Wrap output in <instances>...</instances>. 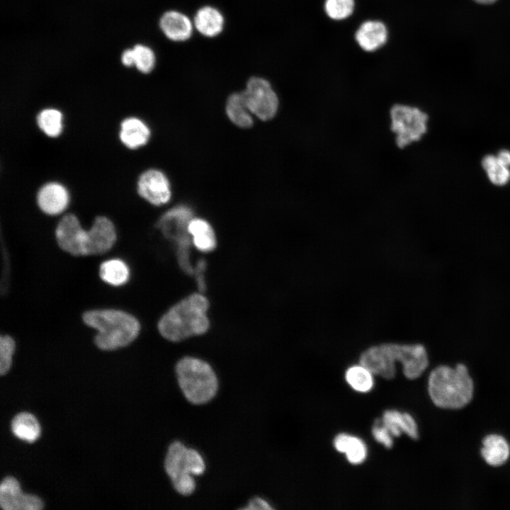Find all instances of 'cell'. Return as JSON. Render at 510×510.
<instances>
[{
	"mask_svg": "<svg viewBox=\"0 0 510 510\" xmlns=\"http://www.w3.org/2000/svg\"><path fill=\"white\" fill-rule=\"evenodd\" d=\"M224 24L225 19L222 13L211 6L200 8L193 19L194 28L201 35L208 38L219 35L223 30Z\"/></svg>",
	"mask_w": 510,
	"mask_h": 510,
	"instance_id": "19",
	"label": "cell"
},
{
	"mask_svg": "<svg viewBox=\"0 0 510 510\" xmlns=\"http://www.w3.org/2000/svg\"><path fill=\"white\" fill-rule=\"evenodd\" d=\"M241 509L244 510H271L273 509V507L266 499L256 496L249 499L245 506Z\"/></svg>",
	"mask_w": 510,
	"mask_h": 510,
	"instance_id": "34",
	"label": "cell"
},
{
	"mask_svg": "<svg viewBox=\"0 0 510 510\" xmlns=\"http://www.w3.org/2000/svg\"><path fill=\"white\" fill-rule=\"evenodd\" d=\"M373 373L361 364L353 366L346 372L347 382L355 390L366 392L370 390L373 386Z\"/></svg>",
	"mask_w": 510,
	"mask_h": 510,
	"instance_id": "29",
	"label": "cell"
},
{
	"mask_svg": "<svg viewBox=\"0 0 510 510\" xmlns=\"http://www.w3.org/2000/svg\"><path fill=\"white\" fill-rule=\"evenodd\" d=\"M395 360L389 344L373 346L364 351L359 363L373 375L385 379H392L396 374Z\"/></svg>",
	"mask_w": 510,
	"mask_h": 510,
	"instance_id": "12",
	"label": "cell"
},
{
	"mask_svg": "<svg viewBox=\"0 0 510 510\" xmlns=\"http://www.w3.org/2000/svg\"><path fill=\"white\" fill-rule=\"evenodd\" d=\"M205 267H206L205 261L204 260H200L193 271V273H195V274H196L198 286L200 290H201V291H203L205 288V283L204 281V275H203Z\"/></svg>",
	"mask_w": 510,
	"mask_h": 510,
	"instance_id": "35",
	"label": "cell"
},
{
	"mask_svg": "<svg viewBox=\"0 0 510 510\" xmlns=\"http://www.w3.org/2000/svg\"><path fill=\"white\" fill-rule=\"evenodd\" d=\"M482 167L488 180L494 186H504L510 181V166L497 154H489L482 159Z\"/></svg>",
	"mask_w": 510,
	"mask_h": 510,
	"instance_id": "26",
	"label": "cell"
},
{
	"mask_svg": "<svg viewBox=\"0 0 510 510\" xmlns=\"http://www.w3.org/2000/svg\"><path fill=\"white\" fill-rule=\"evenodd\" d=\"M481 450L484 460L492 466L504 464L510 455V447L502 436L492 434L486 436L482 441Z\"/></svg>",
	"mask_w": 510,
	"mask_h": 510,
	"instance_id": "21",
	"label": "cell"
},
{
	"mask_svg": "<svg viewBox=\"0 0 510 510\" xmlns=\"http://www.w3.org/2000/svg\"><path fill=\"white\" fill-rule=\"evenodd\" d=\"M205 469V460L198 450L178 440L169 444L164 470L176 493L183 497L191 495L196 489L195 477L203 475Z\"/></svg>",
	"mask_w": 510,
	"mask_h": 510,
	"instance_id": "5",
	"label": "cell"
},
{
	"mask_svg": "<svg viewBox=\"0 0 510 510\" xmlns=\"http://www.w3.org/2000/svg\"><path fill=\"white\" fill-rule=\"evenodd\" d=\"M176 378L185 399L196 406L211 402L220 383L213 368L205 361L192 356L181 358L175 367Z\"/></svg>",
	"mask_w": 510,
	"mask_h": 510,
	"instance_id": "4",
	"label": "cell"
},
{
	"mask_svg": "<svg viewBox=\"0 0 510 510\" xmlns=\"http://www.w3.org/2000/svg\"><path fill=\"white\" fill-rule=\"evenodd\" d=\"M87 232L86 255L107 252L113 246L117 239L115 225L106 216L96 217Z\"/></svg>",
	"mask_w": 510,
	"mask_h": 510,
	"instance_id": "13",
	"label": "cell"
},
{
	"mask_svg": "<svg viewBox=\"0 0 510 510\" xmlns=\"http://www.w3.org/2000/svg\"><path fill=\"white\" fill-rule=\"evenodd\" d=\"M372 434L376 441L387 448H392L393 443L392 436L383 425L381 419L375 421L372 429Z\"/></svg>",
	"mask_w": 510,
	"mask_h": 510,
	"instance_id": "33",
	"label": "cell"
},
{
	"mask_svg": "<svg viewBox=\"0 0 510 510\" xmlns=\"http://www.w3.org/2000/svg\"><path fill=\"white\" fill-rule=\"evenodd\" d=\"M99 275L105 283L113 286H120L129 280L130 269L123 260L112 259L101 264Z\"/></svg>",
	"mask_w": 510,
	"mask_h": 510,
	"instance_id": "24",
	"label": "cell"
},
{
	"mask_svg": "<svg viewBox=\"0 0 510 510\" xmlns=\"http://www.w3.org/2000/svg\"><path fill=\"white\" fill-rule=\"evenodd\" d=\"M191 217L192 212L189 208L179 206L165 212L157 222V227L164 235L176 243L178 257L189 256L188 226Z\"/></svg>",
	"mask_w": 510,
	"mask_h": 510,
	"instance_id": "8",
	"label": "cell"
},
{
	"mask_svg": "<svg viewBox=\"0 0 510 510\" xmlns=\"http://www.w3.org/2000/svg\"><path fill=\"white\" fill-rule=\"evenodd\" d=\"M82 319L87 326L97 331L95 344L105 351L128 346L140 330V322L134 316L119 310H89L84 313Z\"/></svg>",
	"mask_w": 510,
	"mask_h": 510,
	"instance_id": "2",
	"label": "cell"
},
{
	"mask_svg": "<svg viewBox=\"0 0 510 510\" xmlns=\"http://www.w3.org/2000/svg\"><path fill=\"white\" fill-rule=\"evenodd\" d=\"M55 237L59 246L74 256H86L88 232L72 213L64 215L59 221Z\"/></svg>",
	"mask_w": 510,
	"mask_h": 510,
	"instance_id": "9",
	"label": "cell"
},
{
	"mask_svg": "<svg viewBox=\"0 0 510 510\" xmlns=\"http://www.w3.org/2000/svg\"><path fill=\"white\" fill-rule=\"evenodd\" d=\"M15 341L8 335L0 336V373L5 375L11 368L12 356L15 351Z\"/></svg>",
	"mask_w": 510,
	"mask_h": 510,
	"instance_id": "32",
	"label": "cell"
},
{
	"mask_svg": "<svg viewBox=\"0 0 510 510\" xmlns=\"http://www.w3.org/2000/svg\"><path fill=\"white\" fill-rule=\"evenodd\" d=\"M36 122L40 130L50 137L60 136L63 130V115L57 108L42 109L38 114Z\"/></svg>",
	"mask_w": 510,
	"mask_h": 510,
	"instance_id": "28",
	"label": "cell"
},
{
	"mask_svg": "<svg viewBox=\"0 0 510 510\" xmlns=\"http://www.w3.org/2000/svg\"><path fill=\"white\" fill-rule=\"evenodd\" d=\"M0 506L4 510H40L43 503L36 496L23 494L18 482L6 477L0 485Z\"/></svg>",
	"mask_w": 510,
	"mask_h": 510,
	"instance_id": "11",
	"label": "cell"
},
{
	"mask_svg": "<svg viewBox=\"0 0 510 510\" xmlns=\"http://www.w3.org/2000/svg\"><path fill=\"white\" fill-rule=\"evenodd\" d=\"M403 373L409 379L419 378L429 365L425 347L419 344H402Z\"/></svg>",
	"mask_w": 510,
	"mask_h": 510,
	"instance_id": "17",
	"label": "cell"
},
{
	"mask_svg": "<svg viewBox=\"0 0 510 510\" xmlns=\"http://www.w3.org/2000/svg\"><path fill=\"white\" fill-rule=\"evenodd\" d=\"M353 0H326L324 8L329 17L334 20L348 18L353 13Z\"/></svg>",
	"mask_w": 510,
	"mask_h": 510,
	"instance_id": "30",
	"label": "cell"
},
{
	"mask_svg": "<svg viewBox=\"0 0 510 510\" xmlns=\"http://www.w3.org/2000/svg\"><path fill=\"white\" fill-rule=\"evenodd\" d=\"M138 194L154 205H162L169 202L171 188L168 178L161 171L148 169L138 178L137 182Z\"/></svg>",
	"mask_w": 510,
	"mask_h": 510,
	"instance_id": "10",
	"label": "cell"
},
{
	"mask_svg": "<svg viewBox=\"0 0 510 510\" xmlns=\"http://www.w3.org/2000/svg\"><path fill=\"white\" fill-rule=\"evenodd\" d=\"M477 3L482 4H489L495 2L497 0H474Z\"/></svg>",
	"mask_w": 510,
	"mask_h": 510,
	"instance_id": "38",
	"label": "cell"
},
{
	"mask_svg": "<svg viewBox=\"0 0 510 510\" xmlns=\"http://www.w3.org/2000/svg\"><path fill=\"white\" fill-rule=\"evenodd\" d=\"M122 62L125 66L135 65V55L133 49H128L123 52L122 55Z\"/></svg>",
	"mask_w": 510,
	"mask_h": 510,
	"instance_id": "36",
	"label": "cell"
},
{
	"mask_svg": "<svg viewBox=\"0 0 510 510\" xmlns=\"http://www.w3.org/2000/svg\"><path fill=\"white\" fill-rule=\"evenodd\" d=\"M335 448L346 455L347 460L352 464H360L367 455V448L364 442L346 434L337 435L334 441Z\"/></svg>",
	"mask_w": 510,
	"mask_h": 510,
	"instance_id": "23",
	"label": "cell"
},
{
	"mask_svg": "<svg viewBox=\"0 0 510 510\" xmlns=\"http://www.w3.org/2000/svg\"><path fill=\"white\" fill-rule=\"evenodd\" d=\"M226 111L229 118L236 125L246 128L253 125L252 113L246 106L242 92L230 96Z\"/></svg>",
	"mask_w": 510,
	"mask_h": 510,
	"instance_id": "25",
	"label": "cell"
},
{
	"mask_svg": "<svg viewBox=\"0 0 510 510\" xmlns=\"http://www.w3.org/2000/svg\"><path fill=\"white\" fill-rule=\"evenodd\" d=\"M11 430L17 438L30 443L35 441L40 434L36 418L27 412L20 413L13 419Z\"/></svg>",
	"mask_w": 510,
	"mask_h": 510,
	"instance_id": "27",
	"label": "cell"
},
{
	"mask_svg": "<svg viewBox=\"0 0 510 510\" xmlns=\"http://www.w3.org/2000/svg\"><path fill=\"white\" fill-rule=\"evenodd\" d=\"M149 137V127L138 118L128 117L120 123L119 138L128 149H136L145 145Z\"/></svg>",
	"mask_w": 510,
	"mask_h": 510,
	"instance_id": "16",
	"label": "cell"
},
{
	"mask_svg": "<svg viewBox=\"0 0 510 510\" xmlns=\"http://www.w3.org/2000/svg\"><path fill=\"white\" fill-rule=\"evenodd\" d=\"M159 26L165 36L175 42L189 39L194 28L193 22L186 15L178 11L165 12L159 20Z\"/></svg>",
	"mask_w": 510,
	"mask_h": 510,
	"instance_id": "15",
	"label": "cell"
},
{
	"mask_svg": "<svg viewBox=\"0 0 510 510\" xmlns=\"http://www.w3.org/2000/svg\"><path fill=\"white\" fill-rule=\"evenodd\" d=\"M70 196L62 183L51 181L42 186L37 193L36 201L40 210L48 215L62 213L68 207Z\"/></svg>",
	"mask_w": 510,
	"mask_h": 510,
	"instance_id": "14",
	"label": "cell"
},
{
	"mask_svg": "<svg viewBox=\"0 0 510 510\" xmlns=\"http://www.w3.org/2000/svg\"><path fill=\"white\" fill-rule=\"evenodd\" d=\"M387 37L385 26L380 21H368L361 24L356 33L359 46L364 50L371 52L382 46Z\"/></svg>",
	"mask_w": 510,
	"mask_h": 510,
	"instance_id": "18",
	"label": "cell"
},
{
	"mask_svg": "<svg viewBox=\"0 0 510 510\" xmlns=\"http://www.w3.org/2000/svg\"><path fill=\"white\" fill-rule=\"evenodd\" d=\"M390 115L391 129L400 147L418 142L427 131L428 115L419 108L396 104L391 108Z\"/></svg>",
	"mask_w": 510,
	"mask_h": 510,
	"instance_id": "6",
	"label": "cell"
},
{
	"mask_svg": "<svg viewBox=\"0 0 510 510\" xmlns=\"http://www.w3.org/2000/svg\"><path fill=\"white\" fill-rule=\"evenodd\" d=\"M497 157L506 165L510 166V150L508 149H500L497 154Z\"/></svg>",
	"mask_w": 510,
	"mask_h": 510,
	"instance_id": "37",
	"label": "cell"
},
{
	"mask_svg": "<svg viewBox=\"0 0 510 510\" xmlns=\"http://www.w3.org/2000/svg\"><path fill=\"white\" fill-rule=\"evenodd\" d=\"M474 385L467 367L440 366L429 375L428 391L432 402L446 409H460L472 398Z\"/></svg>",
	"mask_w": 510,
	"mask_h": 510,
	"instance_id": "3",
	"label": "cell"
},
{
	"mask_svg": "<svg viewBox=\"0 0 510 510\" xmlns=\"http://www.w3.org/2000/svg\"><path fill=\"white\" fill-rule=\"evenodd\" d=\"M208 299L193 293L171 307L159 319L158 329L167 340L179 341L205 333L209 327Z\"/></svg>",
	"mask_w": 510,
	"mask_h": 510,
	"instance_id": "1",
	"label": "cell"
},
{
	"mask_svg": "<svg viewBox=\"0 0 510 510\" xmlns=\"http://www.w3.org/2000/svg\"><path fill=\"white\" fill-rule=\"evenodd\" d=\"M381 421L392 436H400L402 433H405L413 439L419 438L417 424L408 413L387 410L383 413Z\"/></svg>",
	"mask_w": 510,
	"mask_h": 510,
	"instance_id": "20",
	"label": "cell"
},
{
	"mask_svg": "<svg viewBox=\"0 0 510 510\" xmlns=\"http://www.w3.org/2000/svg\"><path fill=\"white\" fill-rule=\"evenodd\" d=\"M135 65L139 71L147 74L155 64V55L153 50L147 46L137 45L133 48Z\"/></svg>",
	"mask_w": 510,
	"mask_h": 510,
	"instance_id": "31",
	"label": "cell"
},
{
	"mask_svg": "<svg viewBox=\"0 0 510 510\" xmlns=\"http://www.w3.org/2000/svg\"><path fill=\"white\" fill-rule=\"evenodd\" d=\"M188 231L192 237V242L200 251L208 252L213 250L216 246L214 231L210 224L199 218L191 219Z\"/></svg>",
	"mask_w": 510,
	"mask_h": 510,
	"instance_id": "22",
	"label": "cell"
},
{
	"mask_svg": "<svg viewBox=\"0 0 510 510\" xmlns=\"http://www.w3.org/2000/svg\"><path fill=\"white\" fill-rule=\"evenodd\" d=\"M242 94L249 110L259 119L268 120L276 115L278 98L266 79L259 76L251 77Z\"/></svg>",
	"mask_w": 510,
	"mask_h": 510,
	"instance_id": "7",
	"label": "cell"
}]
</instances>
